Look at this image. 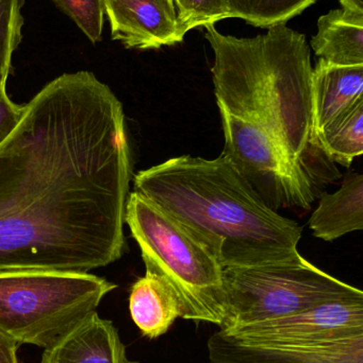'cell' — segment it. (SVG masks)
<instances>
[{
  "label": "cell",
  "mask_w": 363,
  "mask_h": 363,
  "mask_svg": "<svg viewBox=\"0 0 363 363\" xmlns=\"http://www.w3.org/2000/svg\"><path fill=\"white\" fill-rule=\"evenodd\" d=\"M229 17L258 28H270L300 15L317 0H227Z\"/></svg>",
  "instance_id": "obj_17"
},
{
  "label": "cell",
  "mask_w": 363,
  "mask_h": 363,
  "mask_svg": "<svg viewBox=\"0 0 363 363\" xmlns=\"http://www.w3.org/2000/svg\"><path fill=\"white\" fill-rule=\"evenodd\" d=\"M75 21L93 44L102 40L104 23V0H53Z\"/></svg>",
  "instance_id": "obj_20"
},
{
  "label": "cell",
  "mask_w": 363,
  "mask_h": 363,
  "mask_svg": "<svg viewBox=\"0 0 363 363\" xmlns=\"http://www.w3.org/2000/svg\"><path fill=\"white\" fill-rule=\"evenodd\" d=\"M19 347L18 343L0 334V363H21L17 356Z\"/></svg>",
  "instance_id": "obj_22"
},
{
  "label": "cell",
  "mask_w": 363,
  "mask_h": 363,
  "mask_svg": "<svg viewBox=\"0 0 363 363\" xmlns=\"http://www.w3.org/2000/svg\"><path fill=\"white\" fill-rule=\"evenodd\" d=\"M174 4L185 33L194 28L229 18L227 0H174Z\"/></svg>",
  "instance_id": "obj_19"
},
{
  "label": "cell",
  "mask_w": 363,
  "mask_h": 363,
  "mask_svg": "<svg viewBox=\"0 0 363 363\" xmlns=\"http://www.w3.org/2000/svg\"><path fill=\"white\" fill-rule=\"evenodd\" d=\"M23 0H0V87H6L15 49L21 40Z\"/></svg>",
  "instance_id": "obj_18"
},
{
  "label": "cell",
  "mask_w": 363,
  "mask_h": 363,
  "mask_svg": "<svg viewBox=\"0 0 363 363\" xmlns=\"http://www.w3.org/2000/svg\"><path fill=\"white\" fill-rule=\"evenodd\" d=\"M210 363H363V336L302 345L237 340L222 330L208 340Z\"/></svg>",
  "instance_id": "obj_9"
},
{
  "label": "cell",
  "mask_w": 363,
  "mask_h": 363,
  "mask_svg": "<svg viewBox=\"0 0 363 363\" xmlns=\"http://www.w3.org/2000/svg\"><path fill=\"white\" fill-rule=\"evenodd\" d=\"M225 145L222 155L262 202L281 208L308 209L315 201V187L283 149L264 129L219 108Z\"/></svg>",
  "instance_id": "obj_7"
},
{
  "label": "cell",
  "mask_w": 363,
  "mask_h": 363,
  "mask_svg": "<svg viewBox=\"0 0 363 363\" xmlns=\"http://www.w3.org/2000/svg\"><path fill=\"white\" fill-rule=\"evenodd\" d=\"M131 172L110 87L89 72L48 83L0 145V272L89 273L119 260Z\"/></svg>",
  "instance_id": "obj_1"
},
{
  "label": "cell",
  "mask_w": 363,
  "mask_h": 363,
  "mask_svg": "<svg viewBox=\"0 0 363 363\" xmlns=\"http://www.w3.org/2000/svg\"><path fill=\"white\" fill-rule=\"evenodd\" d=\"M40 363L138 362L128 359L112 322L93 311L44 349Z\"/></svg>",
  "instance_id": "obj_11"
},
{
  "label": "cell",
  "mask_w": 363,
  "mask_h": 363,
  "mask_svg": "<svg viewBox=\"0 0 363 363\" xmlns=\"http://www.w3.org/2000/svg\"><path fill=\"white\" fill-rule=\"evenodd\" d=\"M363 98V65H330L319 60L313 74V123L315 136Z\"/></svg>",
  "instance_id": "obj_12"
},
{
  "label": "cell",
  "mask_w": 363,
  "mask_h": 363,
  "mask_svg": "<svg viewBox=\"0 0 363 363\" xmlns=\"http://www.w3.org/2000/svg\"><path fill=\"white\" fill-rule=\"evenodd\" d=\"M326 157L345 167L363 153V98L317 134Z\"/></svg>",
  "instance_id": "obj_16"
},
{
  "label": "cell",
  "mask_w": 363,
  "mask_h": 363,
  "mask_svg": "<svg viewBox=\"0 0 363 363\" xmlns=\"http://www.w3.org/2000/svg\"><path fill=\"white\" fill-rule=\"evenodd\" d=\"M343 9L363 13V0H340Z\"/></svg>",
  "instance_id": "obj_23"
},
{
  "label": "cell",
  "mask_w": 363,
  "mask_h": 363,
  "mask_svg": "<svg viewBox=\"0 0 363 363\" xmlns=\"http://www.w3.org/2000/svg\"><path fill=\"white\" fill-rule=\"evenodd\" d=\"M129 311L143 336L149 339L168 333L181 315L180 303L170 284L147 272L132 286Z\"/></svg>",
  "instance_id": "obj_14"
},
{
  "label": "cell",
  "mask_w": 363,
  "mask_h": 363,
  "mask_svg": "<svg viewBox=\"0 0 363 363\" xmlns=\"http://www.w3.org/2000/svg\"><path fill=\"white\" fill-rule=\"evenodd\" d=\"M311 46L330 65H363V13L342 8L322 15Z\"/></svg>",
  "instance_id": "obj_13"
},
{
  "label": "cell",
  "mask_w": 363,
  "mask_h": 363,
  "mask_svg": "<svg viewBox=\"0 0 363 363\" xmlns=\"http://www.w3.org/2000/svg\"><path fill=\"white\" fill-rule=\"evenodd\" d=\"M313 236L334 241L363 230V176L349 177L334 194H323L309 219Z\"/></svg>",
  "instance_id": "obj_15"
},
{
  "label": "cell",
  "mask_w": 363,
  "mask_h": 363,
  "mask_svg": "<svg viewBox=\"0 0 363 363\" xmlns=\"http://www.w3.org/2000/svg\"><path fill=\"white\" fill-rule=\"evenodd\" d=\"M223 284L226 319L221 330L296 315L363 294L302 255L277 264L223 269Z\"/></svg>",
  "instance_id": "obj_6"
},
{
  "label": "cell",
  "mask_w": 363,
  "mask_h": 363,
  "mask_svg": "<svg viewBox=\"0 0 363 363\" xmlns=\"http://www.w3.org/2000/svg\"><path fill=\"white\" fill-rule=\"evenodd\" d=\"M111 38L126 48L159 49L181 43L185 31L174 0H104Z\"/></svg>",
  "instance_id": "obj_10"
},
{
  "label": "cell",
  "mask_w": 363,
  "mask_h": 363,
  "mask_svg": "<svg viewBox=\"0 0 363 363\" xmlns=\"http://www.w3.org/2000/svg\"><path fill=\"white\" fill-rule=\"evenodd\" d=\"M219 108L264 129L317 190L340 177L318 144L313 123V74L306 36L286 23L255 38L224 35L205 26Z\"/></svg>",
  "instance_id": "obj_2"
},
{
  "label": "cell",
  "mask_w": 363,
  "mask_h": 363,
  "mask_svg": "<svg viewBox=\"0 0 363 363\" xmlns=\"http://www.w3.org/2000/svg\"><path fill=\"white\" fill-rule=\"evenodd\" d=\"M25 106L11 101L6 95V87H0V145L10 136L23 118Z\"/></svg>",
  "instance_id": "obj_21"
},
{
  "label": "cell",
  "mask_w": 363,
  "mask_h": 363,
  "mask_svg": "<svg viewBox=\"0 0 363 363\" xmlns=\"http://www.w3.org/2000/svg\"><path fill=\"white\" fill-rule=\"evenodd\" d=\"M222 332L237 340L277 345L320 343L363 336V294Z\"/></svg>",
  "instance_id": "obj_8"
},
{
  "label": "cell",
  "mask_w": 363,
  "mask_h": 363,
  "mask_svg": "<svg viewBox=\"0 0 363 363\" xmlns=\"http://www.w3.org/2000/svg\"><path fill=\"white\" fill-rule=\"evenodd\" d=\"M125 222L141 249L146 272L170 284L178 298L180 318L215 324L226 319L223 268L189 230L159 206L134 191Z\"/></svg>",
  "instance_id": "obj_4"
},
{
  "label": "cell",
  "mask_w": 363,
  "mask_h": 363,
  "mask_svg": "<svg viewBox=\"0 0 363 363\" xmlns=\"http://www.w3.org/2000/svg\"><path fill=\"white\" fill-rule=\"evenodd\" d=\"M134 182V191L189 230L223 269L300 255L302 226L266 206L223 155L173 157L139 172Z\"/></svg>",
  "instance_id": "obj_3"
},
{
  "label": "cell",
  "mask_w": 363,
  "mask_h": 363,
  "mask_svg": "<svg viewBox=\"0 0 363 363\" xmlns=\"http://www.w3.org/2000/svg\"><path fill=\"white\" fill-rule=\"evenodd\" d=\"M117 287L90 273L0 272V334L46 349Z\"/></svg>",
  "instance_id": "obj_5"
}]
</instances>
